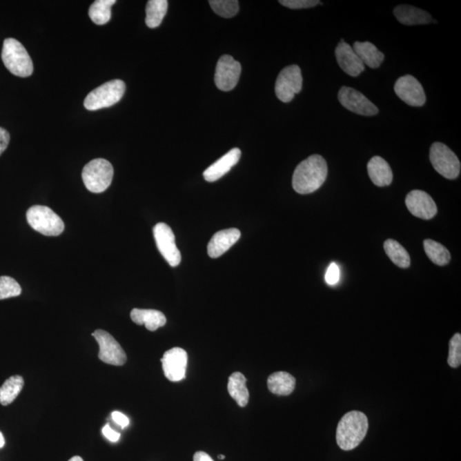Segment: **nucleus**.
Returning <instances> with one entry per match:
<instances>
[{
    "label": "nucleus",
    "mask_w": 461,
    "mask_h": 461,
    "mask_svg": "<svg viewBox=\"0 0 461 461\" xmlns=\"http://www.w3.org/2000/svg\"><path fill=\"white\" fill-rule=\"evenodd\" d=\"M327 175L328 167L325 158L320 155H312L295 169L293 188L302 195L315 193L326 182Z\"/></svg>",
    "instance_id": "nucleus-1"
},
{
    "label": "nucleus",
    "mask_w": 461,
    "mask_h": 461,
    "mask_svg": "<svg viewBox=\"0 0 461 461\" xmlns=\"http://www.w3.org/2000/svg\"><path fill=\"white\" fill-rule=\"evenodd\" d=\"M369 426L365 413L360 411L346 413L338 423L336 435L337 445L344 451L355 449L365 438Z\"/></svg>",
    "instance_id": "nucleus-2"
},
{
    "label": "nucleus",
    "mask_w": 461,
    "mask_h": 461,
    "mask_svg": "<svg viewBox=\"0 0 461 461\" xmlns=\"http://www.w3.org/2000/svg\"><path fill=\"white\" fill-rule=\"evenodd\" d=\"M2 61L10 73L19 77H28L33 74L34 66L24 46L15 39L3 41Z\"/></svg>",
    "instance_id": "nucleus-3"
},
{
    "label": "nucleus",
    "mask_w": 461,
    "mask_h": 461,
    "mask_svg": "<svg viewBox=\"0 0 461 461\" xmlns=\"http://www.w3.org/2000/svg\"><path fill=\"white\" fill-rule=\"evenodd\" d=\"M113 176V166L102 158L89 161L82 171L83 182L86 189L93 193H104L109 188Z\"/></svg>",
    "instance_id": "nucleus-4"
},
{
    "label": "nucleus",
    "mask_w": 461,
    "mask_h": 461,
    "mask_svg": "<svg viewBox=\"0 0 461 461\" xmlns=\"http://www.w3.org/2000/svg\"><path fill=\"white\" fill-rule=\"evenodd\" d=\"M27 221L32 228L45 236H59L64 230V223L60 216L41 205L28 208Z\"/></svg>",
    "instance_id": "nucleus-5"
},
{
    "label": "nucleus",
    "mask_w": 461,
    "mask_h": 461,
    "mask_svg": "<svg viewBox=\"0 0 461 461\" xmlns=\"http://www.w3.org/2000/svg\"><path fill=\"white\" fill-rule=\"evenodd\" d=\"M126 91L124 81L113 80L104 83L89 93L84 101V106L88 110H98L113 106L124 97Z\"/></svg>",
    "instance_id": "nucleus-6"
},
{
    "label": "nucleus",
    "mask_w": 461,
    "mask_h": 461,
    "mask_svg": "<svg viewBox=\"0 0 461 461\" xmlns=\"http://www.w3.org/2000/svg\"><path fill=\"white\" fill-rule=\"evenodd\" d=\"M430 160L435 170L449 179H455L460 175V161L451 149L444 144L435 142L430 150Z\"/></svg>",
    "instance_id": "nucleus-7"
},
{
    "label": "nucleus",
    "mask_w": 461,
    "mask_h": 461,
    "mask_svg": "<svg viewBox=\"0 0 461 461\" xmlns=\"http://www.w3.org/2000/svg\"><path fill=\"white\" fill-rule=\"evenodd\" d=\"M302 77L301 68L290 66L281 70L275 83L277 98L284 103H289L295 95L302 91Z\"/></svg>",
    "instance_id": "nucleus-8"
},
{
    "label": "nucleus",
    "mask_w": 461,
    "mask_h": 461,
    "mask_svg": "<svg viewBox=\"0 0 461 461\" xmlns=\"http://www.w3.org/2000/svg\"><path fill=\"white\" fill-rule=\"evenodd\" d=\"M153 233L158 251L171 266H177L182 262V254L176 246L175 237L170 226L164 222L154 226Z\"/></svg>",
    "instance_id": "nucleus-9"
},
{
    "label": "nucleus",
    "mask_w": 461,
    "mask_h": 461,
    "mask_svg": "<svg viewBox=\"0 0 461 461\" xmlns=\"http://www.w3.org/2000/svg\"><path fill=\"white\" fill-rule=\"evenodd\" d=\"M92 337L99 345V358L104 363L113 366H122L127 362V355L124 349L109 333L96 330Z\"/></svg>",
    "instance_id": "nucleus-10"
},
{
    "label": "nucleus",
    "mask_w": 461,
    "mask_h": 461,
    "mask_svg": "<svg viewBox=\"0 0 461 461\" xmlns=\"http://www.w3.org/2000/svg\"><path fill=\"white\" fill-rule=\"evenodd\" d=\"M240 63L234 60L233 57L224 55L219 59L216 66L215 85L223 92L233 90L239 82L241 75Z\"/></svg>",
    "instance_id": "nucleus-11"
},
{
    "label": "nucleus",
    "mask_w": 461,
    "mask_h": 461,
    "mask_svg": "<svg viewBox=\"0 0 461 461\" xmlns=\"http://www.w3.org/2000/svg\"><path fill=\"white\" fill-rule=\"evenodd\" d=\"M338 100L346 109L364 117H373L379 113L375 104L355 89L343 86L338 92Z\"/></svg>",
    "instance_id": "nucleus-12"
},
{
    "label": "nucleus",
    "mask_w": 461,
    "mask_h": 461,
    "mask_svg": "<svg viewBox=\"0 0 461 461\" xmlns=\"http://www.w3.org/2000/svg\"><path fill=\"white\" fill-rule=\"evenodd\" d=\"M395 95L403 102L413 107H421L426 104V97L422 85L413 75L400 77L395 84Z\"/></svg>",
    "instance_id": "nucleus-13"
},
{
    "label": "nucleus",
    "mask_w": 461,
    "mask_h": 461,
    "mask_svg": "<svg viewBox=\"0 0 461 461\" xmlns=\"http://www.w3.org/2000/svg\"><path fill=\"white\" fill-rule=\"evenodd\" d=\"M164 375L172 382L182 381L186 377L188 355L185 349L175 347L164 353L161 360Z\"/></svg>",
    "instance_id": "nucleus-14"
},
{
    "label": "nucleus",
    "mask_w": 461,
    "mask_h": 461,
    "mask_svg": "<svg viewBox=\"0 0 461 461\" xmlns=\"http://www.w3.org/2000/svg\"><path fill=\"white\" fill-rule=\"evenodd\" d=\"M406 208L410 213L418 218L430 219L438 213V207L428 193L420 190H413L406 197Z\"/></svg>",
    "instance_id": "nucleus-15"
},
{
    "label": "nucleus",
    "mask_w": 461,
    "mask_h": 461,
    "mask_svg": "<svg viewBox=\"0 0 461 461\" xmlns=\"http://www.w3.org/2000/svg\"><path fill=\"white\" fill-rule=\"evenodd\" d=\"M335 56H336L338 66L346 74L352 77H359L365 70V66L362 60L360 59L352 46L347 43H340L337 45L335 50Z\"/></svg>",
    "instance_id": "nucleus-16"
},
{
    "label": "nucleus",
    "mask_w": 461,
    "mask_h": 461,
    "mask_svg": "<svg viewBox=\"0 0 461 461\" xmlns=\"http://www.w3.org/2000/svg\"><path fill=\"white\" fill-rule=\"evenodd\" d=\"M239 229L230 228L216 233L208 244V254L211 258H218L226 253L240 239Z\"/></svg>",
    "instance_id": "nucleus-17"
},
{
    "label": "nucleus",
    "mask_w": 461,
    "mask_h": 461,
    "mask_svg": "<svg viewBox=\"0 0 461 461\" xmlns=\"http://www.w3.org/2000/svg\"><path fill=\"white\" fill-rule=\"evenodd\" d=\"M240 157L241 150L239 148L230 150L204 172L205 181L208 182L218 181L239 163Z\"/></svg>",
    "instance_id": "nucleus-18"
},
{
    "label": "nucleus",
    "mask_w": 461,
    "mask_h": 461,
    "mask_svg": "<svg viewBox=\"0 0 461 461\" xmlns=\"http://www.w3.org/2000/svg\"><path fill=\"white\" fill-rule=\"evenodd\" d=\"M371 181L379 187L390 186L393 181V173L386 161L381 157H373L367 164Z\"/></svg>",
    "instance_id": "nucleus-19"
},
{
    "label": "nucleus",
    "mask_w": 461,
    "mask_h": 461,
    "mask_svg": "<svg viewBox=\"0 0 461 461\" xmlns=\"http://www.w3.org/2000/svg\"><path fill=\"white\" fill-rule=\"evenodd\" d=\"M394 15L400 23L414 26V25L428 24L433 21L426 10H420L412 6L402 5L394 9Z\"/></svg>",
    "instance_id": "nucleus-20"
},
{
    "label": "nucleus",
    "mask_w": 461,
    "mask_h": 461,
    "mask_svg": "<svg viewBox=\"0 0 461 461\" xmlns=\"http://www.w3.org/2000/svg\"><path fill=\"white\" fill-rule=\"evenodd\" d=\"M130 316L133 322L137 325H145L146 329L150 331L163 327L167 322L164 313L155 309L133 308Z\"/></svg>",
    "instance_id": "nucleus-21"
},
{
    "label": "nucleus",
    "mask_w": 461,
    "mask_h": 461,
    "mask_svg": "<svg viewBox=\"0 0 461 461\" xmlns=\"http://www.w3.org/2000/svg\"><path fill=\"white\" fill-rule=\"evenodd\" d=\"M353 49L357 54L364 66L377 68L384 62L383 52H381L372 43L357 41L353 46Z\"/></svg>",
    "instance_id": "nucleus-22"
},
{
    "label": "nucleus",
    "mask_w": 461,
    "mask_h": 461,
    "mask_svg": "<svg viewBox=\"0 0 461 461\" xmlns=\"http://www.w3.org/2000/svg\"><path fill=\"white\" fill-rule=\"evenodd\" d=\"M296 386V380L290 373L277 372L271 374L268 379V390L273 394L289 395L293 393Z\"/></svg>",
    "instance_id": "nucleus-23"
},
{
    "label": "nucleus",
    "mask_w": 461,
    "mask_h": 461,
    "mask_svg": "<svg viewBox=\"0 0 461 461\" xmlns=\"http://www.w3.org/2000/svg\"><path fill=\"white\" fill-rule=\"evenodd\" d=\"M228 393L235 400L237 405L244 408L248 404L250 393L246 387V379L244 374L236 372L229 377Z\"/></svg>",
    "instance_id": "nucleus-24"
},
{
    "label": "nucleus",
    "mask_w": 461,
    "mask_h": 461,
    "mask_svg": "<svg viewBox=\"0 0 461 461\" xmlns=\"http://www.w3.org/2000/svg\"><path fill=\"white\" fill-rule=\"evenodd\" d=\"M23 386L24 380L23 377L14 375L9 377L0 387V403L3 406L12 404L23 390Z\"/></svg>",
    "instance_id": "nucleus-25"
},
{
    "label": "nucleus",
    "mask_w": 461,
    "mask_h": 461,
    "mask_svg": "<svg viewBox=\"0 0 461 461\" xmlns=\"http://www.w3.org/2000/svg\"><path fill=\"white\" fill-rule=\"evenodd\" d=\"M167 0H150L146 6V23L150 28L160 26L167 13Z\"/></svg>",
    "instance_id": "nucleus-26"
},
{
    "label": "nucleus",
    "mask_w": 461,
    "mask_h": 461,
    "mask_svg": "<svg viewBox=\"0 0 461 461\" xmlns=\"http://www.w3.org/2000/svg\"><path fill=\"white\" fill-rule=\"evenodd\" d=\"M384 251L393 264L399 268H406L411 264V259L408 251L393 239L385 241Z\"/></svg>",
    "instance_id": "nucleus-27"
},
{
    "label": "nucleus",
    "mask_w": 461,
    "mask_h": 461,
    "mask_svg": "<svg viewBox=\"0 0 461 461\" xmlns=\"http://www.w3.org/2000/svg\"><path fill=\"white\" fill-rule=\"evenodd\" d=\"M424 248L429 259L435 265L445 266L451 260L448 248L434 240H424Z\"/></svg>",
    "instance_id": "nucleus-28"
},
{
    "label": "nucleus",
    "mask_w": 461,
    "mask_h": 461,
    "mask_svg": "<svg viewBox=\"0 0 461 461\" xmlns=\"http://www.w3.org/2000/svg\"><path fill=\"white\" fill-rule=\"evenodd\" d=\"M115 0H97L89 9V17L97 25L109 23L111 18V7Z\"/></svg>",
    "instance_id": "nucleus-29"
},
{
    "label": "nucleus",
    "mask_w": 461,
    "mask_h": 461,
    "mask_svg": "<svg viewBox=\"0 0 461 461\" xmlns=\"http://www.w3.org/2000/svg\"><path fill=\"white\" fill-rule=\"evenodd\" d=\"M208 3L214 12L222 17H233L239 12V1L237 0H211Z\"/></svg>",
    "instance_id": "nucleus-30"
},
{
    "label": "nucleus",
    "mask_w": 461,
    "mask_h": 461,
    "mask_svg": "<svg viewBox=\"0 0 461 461\" xmlns=\"http://www.w3.org/2000/svg\"><path fill=\"white\" fill-rule=\"evenodd\" d=\"M21 288L17 281L8 276L0 277V300L20 296Z\"/></svg>",
    "instance_id": "nucleus-31"
},
{
    "label": "nucleus",
    "mask_w": 461,
    "mask_h": 461,
    "mask_svg": "<svg viewBox=\"0 0 461 461\" xmlns=\"http://www.w3.org/2000/svg\"><path fill=\"white\" fill-rule=\"evenodd\" d=\"M449 365L457 369L461 364V335L455 334L449 342Z\"/></svg>",
    "instance_id": "nucleus-32"
},
{
    "label": "nucleus",
    "mask_w": 461,
    "mask_h": 461,
    "mask_svg": "<svg viewBox=\"0 0 461 461\" xmlns=\"http://www.w3.org/2000/svg\"><path fill=\"white\" fill-rule=\"evenodd\" d=\"M279 3L287 8L293 10L312 8L320 3L318 0H280Z\"/></svg>",
    "instance_id": "nucleus-33"
},
{
    "label": "nucleus",
    "mask_w": 461,
    "mask_h": 461,
    "mask_svg": "<svg viewBox=\"0 0 461 461\" xmlns=\"http://www.w3.org/2000/svg\"><path fill=\"white\" fill-rule=\"evenodd\" d=\"M340 270L338 268V266L336 264H331L329 266V268H327L326 273V283L330 284V286H333L336 284L340 280Z\"/></svg>",
    "instance_id": "nucleus-34"
},
{
    "label": "nucleus",
    "mask_w": 461,
    "mask_h": 461,
    "mask_svg": "<svg viewBox=\"0 0 461 461\" xmlns=\"http://www.w3.org/2000/svg\"><path fill=\"white\" fill-rule=\"evenodd\" d=\"M103 434L108 440H110L112 442H117L119 441V439L121 438V434L118 432L115 431L112 428H111L109 424H106V426L103 428Z\"/></svg>",
    "instance_id": "nucleus-35"
},
{
    "label": "nucleus",
    "mask_w": 461,
    "mask_h": 461,
    "mask_svg": "<svg viewBox=\"0 0 461 461\" xmlns=\"http://www.w3.org/2000/svg\"><path fill=\"white\" fill-rule=\"evenodd\" d=\"M10 139V133L5 128H0V155L8 147Z\"/></svg>",
    "instance_id": "nucleus-36"
},
{
    "label": "nucleus",
    "mask_w": 461,
    "mask_h": 461,
    "mask_svg": "<svg viewBox=\"0 0 461 461\" xmlns=\"http://www.w3.org/2000/svg\"><path fill=\"white\" fill-rule=\"evenodd\" d=\"M112 419L115 422L117 423L118 426H120L122 429L127 427L129 424L128 418L121 412H113Z\"/></svg>",
    "instance_id": "nucleus-37"
},
{
    "label": "nucleus",
    "mask_w": 461,
    "mask_h": 461,
    "mask_svg": "<svg viewBox=\"0 0 461 461\" xmlns=\"http://www.w3.org/2000/svg\"><path fill=\"white\" fill-rule=\"evenodd\" d=\"M193 461H214L207 453L198 451L193 456Z\"/></svg>",
    "instance_id": "nucleus-38"
},
{
    "label": "nucleus",
    "mask_w": 461,
    "mask_h": 461,
    "mask_svg": "<svg viewBox=\"0 0 461 461\" xmlns=\"http://www.w3.org/2000/svg\"><path fill=\"white\" fill-rule=\"evenodd\" d=\"M6 444L5 438H3V433L0 431V449L3 448V446Z\"/></svg>",
    "instance_id": "nucleus-39"
},
{
    "label": "nucleus",
    "mask_w": 461,
    "mask_h": 461,
    "mask_svg": "<svg viewBox=\"0 0 461 461\" xmlns=\"http://www.w3.org/2000/svg\"><path fill=\"white\" fill-rule=\"evenodd\" d=\"M68 461H84V460H83L81 457L80 456H75L72 457V458Z\"/></svg>",
    "instance_id": "nucleus-40"
},
{
    "label": "nucleus",
    "mask_w": 461,
    "mask_h": 461,
    "mask_svg": "<svg viewBox=\"0 0 461 461\" xmlns=\"http://www.w3.org/2000/svg\"><path fill=\"white\" fill-rule=\"evenodd\" d=\"M225 458H226L225 455H219V460H224Z\"/></svg>",
    "instance_id": "nucleus-41"
}]
</instances>
